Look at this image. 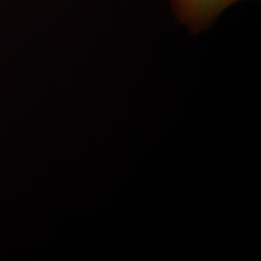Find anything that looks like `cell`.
<instances>
[{"label": "cell", "instance_id": "1", "mask_svg": "<svg viewBox=\"0 0 261 261\" xmlns=\"http://www.w3.org/2000/svg\"><path fill=\"white\" fill-rule=\"evenodd\" d=\"M240 2L242 0H171V8L178 23L196 35L210 28L225 10Z\"/></svg>", "mask_w": 261, "mask_h": 261}]
</instances>
